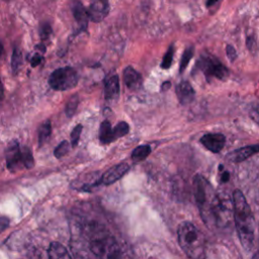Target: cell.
Masks as SVG:
<instances>
[{
    "mask_svg": "<svg viewBox=\"0 0 259 259\" xmlns=\"http://www.w3.org/2000/svg\"><path fill=\"white\" fill-rule=\"evenodd\" d=\"M86 10L88 18L90 20H92L93 22H100L108 14V0H90V5Z\"/></svg>",
    "mask_w": 259,
    "mask_h": 259,
    "instance_id": "cell-8",
    "label": "cell"
},
{
    "mask_svg": "<svg viewBox=\"0 0 259 259\" xmlns=\"http://www.w3.org/2000/svg\"><path fill=\"white\" fill-rule=\"evenodd\" d=\"M10 224V221L6 217H0V234L5 231Z\"/></svg>",
    "mask_w": 259,
    "mask_h": 259,
    "instance_id": "cell-32",
    "label": "cell"
},
{
    "mask_svg": "<svg viewBox=\"0 0 259 259\" xmlns=\"http://www.w3.org/2000/svg\"><path fill=\"white\" fill-rule=\"evenodd\" d=\"M99 140L102 144H110L113 141H115L114 135H113V131L111 127V124L108 120H104L102 121V123L100 124V128H99Z\"/></svg>",
    "mask_w": 259,
    "mask_h": 259,
    "instance_id": "cell-17",
    "label": "cell"
},
{
    "mask_svg": "<svg viewBox=\"0 0 259 259\" xmlns=\"http://www.w3.org/2000/svg\"><path fill=\"white\" fill-rule=\"evenodd\" d=\"M232 205L238 237L245 252L249 253L254 247L255 220L246 197L241 190H234Z\"/></svg>",
    "mask_w": 259,
    "mask_h": 259,
    "instance_id": "cell-2",
    "label": "cell"
},
{
    "mask_svg": "<svg viewBox=\"0 0 259 259\" xmlns=\"http://www.w3.org/2000/svg\"><path fill=\"white\" fill-rule=\"evenodd\" d=\"M35 49L40 50V51H41V53H45V52H46V47H45L44 45H37V46L35 47Z\"/></svg>",
    "mask_w": 259,
    "mask_h": 259,
    "instance_id": "cell-37",
    "label": "cell"
},
{
    "mask_svg": "<svg viewBox=\"0 0 259 259\" xmlns=\"http://www.w3.org/2000/svg\"><path fill=\"white\" fill-rule=\"evenodd\" d=\"M52 34V27L49 22H42L39 26V36L42 40H46Z\"/></svg>",
    "mask_w": 259,
    "mask_h": 259,
    "instance_id": "cell-27",
    "label": "cell"
},
{
    "mask_svg": "<svg viewBox=\"0 0 259 259\" xmlns=\"http://www.w3.org/2000/svg\"><path fill=\"white\" fill-rule=\"evenodd\" d=\"M151 151H152V149L149 145H141L133 151L132 160L135 162H140V161L146 159L150 155Z\"/></svg>",
    "mask_w": 259,
    "mask_h": 259,
    "instance_id": "cell-18",
    "label": "cell"
},
{
    "mask_svg": "<svg viewBox=\"0 0 259 259\" xmlns=\"http://www.w3.org/2000/svg\"><path fill=\"white\" fill-rule=\"evenodd\" d=\"M30 65L31 67H36L37 65H39L42 61V57L40 54H34L31 58H30Z\"/></svg>",
    "mask_w": 259,
    "mask_h": 259,
    "instance_id": "cell-31",
    "label": "cell"
},
{
    "mask_svg": "<svg viewBox=\"0 0 259 259\" xmlns=\"http://www.w3.org/2000/svg\"><path fill=\"white\" fill-rule=\"evenodd\" d=\"M69 150H70V145H69V143H68L67 141H63V142H61V143L56 147V149L54 150V155H55L56 158L60 159V158H62L63 156H65V155L69 152Z\"/></svg>",
    "mask_w": 259,
    "mask_h": 259,
    "instance_id": "cell-26",
    "label": "cell"
},
{
    "mask_svg": "<svg viewBox=\"0 0 259 259\" xmlns=\"http://www.w3.org/2000/svg\"><path fill=\"white\" fill-rule=\"evenodd\" d=\"M20 152H21V163L22 166L26 169H30L34 166V159L32 156V153L30 151V149L26 146L20 148Z\"/></svg>",
    "mask_w": 259,
    "mask_h": 259,
    "instance_id": "cell-20",
    "label": "cell"
},
{
    "mask_svg": "<svg viewBox=\"0 0 259 259\" xmlns=\"http://www.w3.org/2000/svg\"><path fill=\"white\" fill-rule=\"evenodd\" d=\"M89 248L95 256L100 258H115L121 256L117 242L109 235H95L90 241Z\"/></svg>",
    "mask_w": 259,
    "mask_h": 259,
    "instance_id": "cell-4",
    "label": "cell"
},
{
    "mask_svg": "<svg viewBox=\"0 0 259 259\" xmlns=\"http://www.w3.org/2000/svg\"><path fill=\"white\" fill-rule=\"evenodd\" d=\"M5 159L7 168L10 171H15L22 166L20 146L16 140H12L6 147Z\"/></svg>",
    "mask_w": 259,
    "mask_h": 259,
    "instance_id": "cell-7",
    "label": "cell"
},
{
    "mask_svg": "<svg viewBox=\"0 0 259 259\" xmlns=\"http://www.w3.org/2000/svg\"><path fill=\"white\" fill-rule=\"evenodd\" d=\"M200 143L210 152L219 153L225 146L226 138L223 134H206L200 138Z\"/></svg>",
    "mask_w": 259,
    "mask_h": 259,
    "instance_id": "cell-10",
    "label": "cell"
},
{
    "mask_svg": "<svg viewBox=\"0 0 259 259\" xmlns=\"http://www.w3.org/2000/svg\"><path fill=\"white\" fill-rule=\"evenodd\" d=\"M259 150V147L258 145H250V146H247V147H244V148H240V149H237L235 151H232L230 152L226 159L232 163H239V162H242L246 159H248L249 157L257 154Z\"/></svg>",
    "mask_w": 259,
    "mask_h": 259,
    "instance_id": "cell-11",
    "label": "cell"
},
{
    "mask_svg": "<svg viewBox=\"0 0 259 259\" xmlns=\"http://www.w3.org/2000/svg\"><path fill=\"white\" fill-rule=\"evenodd\" d=\"M2 54H3V44H2V41L0 39V57L2 56Z\"/></svg>",
    "mask_w": 259,
    "mask_h": 259,
    "instance_id": "cell-38",
    "label": "cell"
},
{
    "mask_svg": "<svg viewBox=\"0 0 259 259\" xmlns=\"http://www.w3.org/2000/svg\"><path fill=\"white\" fill-rule=\"evenodd\" d=\"M3 98H4V88H3L2 81H1V79H0V104H1L2 101H3Z\"/></svg>",
    "mask_w": 259,
    "mask_h": 259,
    "instance_id": "cell-35",
    "label": "cell"
},
{
    "mask_svg": "<svg viewBox=\"0 0 259 259\" xmlns=\"http://www.w3.org/2000/svg\"><path fill=\"white\" fill-rule=\"evenodd\" d=\"M229 178H230V173L228 171H224L221 175V182H223V183L228 182Z\"/></svg>",
    "mask_w": 259,
    "mask_h": 259,
    "instance_id": "cell-33",
    "label": "cell"
},
{
    "mask_svg": "<svg viewBox=\"0 0 259 259\" xmlns=\"http://www.w3.org/2000/svg\"><path fill=\"white\" fill-rule=\"evenodd\" d=\"M113 135L115 140L125 136L130 132V125L125 121H119L113 128Z\"/></svg>",
    "mask_w": 259,
    "mask_h": 259,
    "instance_id": "cell-24",
    "label": "cell"
},
{
    "mask_svg": "<svg viewBox=\"0 0 259 259\" xmlns=\"http://www.w3.org/2000/svg\"><path fill=\"white\" fill-rule=\"evenodd\" d=\"M78 104H79L78 95L75 94V95L71 96V98L69 99V101L67 102L66 107H65V112H66L68 117H71L75 114V112L77 110V107H78Z\"/></svg>",
    "mask_w": 259,
    "mask_h": 259,
    "instance_id": "cell-23",
    "label": "cell"
},
{
    "mask_svg": "<svg viewBox=\"0 0 259 259\" xmlns=\"http://www.w3.org/2000/svg\"><path fill=\"white\" fill-rule=\"evenodd\" d=\"M247 47L249 49L250 52H255L256 50V40H255V37L253 35H249L247 37Z\"/></svg>",
    "mask_w": 259,
    "mask_h": 259,
    "instance_id": "cell-30",
    "label": "cell"
},
{
    "mask_svg": "<svg viewBox=\"0 0 259 259\" xmlns=\"http://www.w3.org/2000/svg\"><path fill=\"white\" fill-rule=\"evenodd\" d=\"M130 170V166L126 163H120L117 165H114L109 170H107L100 178H99V185H110L117 181L119 178H121L127 171Z\"/></svg>",
    "mask_w": 259,
    "mask_h": 259,
    "instance_id": "cell-9",
    "label": "cell"
},
{
    "mask_svg": "<svg viewBox=\"0 0 259 259\" xmlns=\"http://www.w3.org/2000/svg\"><path fill=\"white\" fill-rule=\"evenodd\" d=\"M177 240L181 249L190 258L204 257V236L193 224L182 222L177 229Z\"/></svg>",
    "mask_w": 259,
    "mask_h": 259,
    "instance_id": "cell-3",
    "label": "cell"
},
{
    "mask_svg": "<svg viewBox=\"0 0 259 259\" xmlns=\"http://www.w3.org/2000/svg\"><path fill=\"white\" fill-rule=\"evenodd\" d=\"M218 1H219V0H206V6H207V7H210V6H212L213 4H215Z\"/></svg>",
    "mask_w": 259,
    "mask_h": 259,
    "instance_id": "cell-36",
    "label": "cell"
},
{
    "mask_svg": "<svg viewBox=\"0 0 259 259\" xmlns=\"http://www.w3.org/2000/svg\"><path fill=\"white\" fill-rule=\"evenodd\" d=\"M119 96V78L117 75L108 77L104 82V97L107 101L113 102Z\"/></svg>",
    "mask_w": 259,
    "mask_h": 259,
    "instance_id": "cell-14",
    "label": "cell"
},
{
    "mask_svg": "<svg viewBox=\"0 0 259 259\" xmlns=\"http://www.w3.org/2000/svg\"><path fill=\"white\" fill-rule=\"evenodd\" d=\"M21 64H22L21 52L17 47H15L13 49V53H12V57H11V69H12V73L14 75H16L18 73Z\"/></svg>",
    "mask_w": 259,
    "mask_h": 259,
    "instance_id": "cell-21",
    "label": "cell"
},
{
    "mask_svg": "<svg viewBox=\"0 0 259 259\" xmlns=\"http://www.w3.org/2000/svg\"><path fill=\"white\" fill-rule=\"evenodd\" d=\"M78 73L72 67L56 69L49 78V84L54 90L64 91L74 88L78 83Z\"/></svg>",
    "mask_w": 259,
    "mask_h": 259,
    "instance_id": "cell-6",
    "label": "cell"
},
{
    "mask_svg": "<svg viewBox=\"0 0 259 259\" xmlns=\"http://www.w3.org/2000/svg\"><path fill=\"white\" fill-rule=\"evenodd\" d=\"M177 98L182 105H187L194 100L195 91L188 81H181L175 89Z\"/></svg>",
    "mask_w": 259,
    "mask_h": 259,
    "instance_id": "cell-13",
    "label": "cell"
},
{
    "mask_svg": "<svg viewBox=\"0 0 259 259\" xmlns=\"http://www.w3.org/2000/svg\"><path fill=\"white\" fill-rule=\"evenodd\" d=\"M193 54H194V48L192 46L185 49V51H184V53L181 57L180 66H179V73H183V71L186 69L187 65L189 64L190 60L193 57Z\"/></svg>",
    "mask_w": 259,
    "mask_h": 259,
    "instance_id": "cell-22",
    "label": "cell"
},
{
    "mask_svg": "<svg viewBox=\"0 0 259 259\" xmlns=\"http://www.w3.org/2000/svg\"><path fill=\"white\" fill-rule=\"evenodd\" d=\"M52 134V124L50 120H46L38 128V146L41 147Z\"/></svg>",
    "mask_w": 259,
    "mask_h": 259,
    "instance_id": "cell-19",
    "label": "cell"
},
{
    "mask_svg": "<svg viewBox=\"0 0 259 259\" xmlns=\"http://www.w3.org/2000/svg\"><path fill=\"white\" fill-rule=\"evenodd\" d=\"M4 1H6V2H8V1H10V0H4Z\"/></svg>",
    "mask_w": 259,
    "mask_h": 259,
    "instance_id": "cell-39",
    "label": "cell"
},
{
    "mask_svg": "<svg viewBox=\"0 0 259 259\" xmlns=\"http://www.w3.org/2000/svg\"><path fill=\"white\" fill-rule=\"evenodd\" d=\"M170 86H171L170 81H165V82H163L162 85H161V91H167V90L170 88Z\"/></svg>",
    "mask_w": 259,
    "mask_h": 259,
    "instance_id": "cell-34",
    "label": "cell"
},
{
    "mask_svg": "<svg viewBox=\"0 0 259 259\" xmlns=\"http://www.w3.org/2000/svg\"><path fill=\"white\" fill-rule=\"evenodd\" d=\"M123 81L126 87L131 90H138L141 88L143 79L138 71H136L133 67L127 66L123 70Z\"/></svg>",
    "mask_w": 259,
    "mask_h": 259,
    "instance_id": "cell-15",
    "label": "cell"
},
{
    "mask_svg": "<svg viewBox=\"0 0 259 259\" xmlns=\"http://www.w3.org/2000/svg\"><path fill=\"white\" fill-rule=\"evenodd\" d=\"M194 197L200 211V215L208 228L228 224L233 210V205L228 196L219 195L211 184L201 175L193 179Z\"/></svg>",
    "mask_w": 259,
    "mask_h": 259,
    "instance_id": "cell-1",
    "label": "cell"
},
{
    "mask_svg": "<svg viewBox=\"0 0 259 259\" xmlns=\"http://www.w3.org/2000/svg\"><path fill=\"white\" fill-rule=\"evenodd\" d=\"M196 69L203 73L207 81L211 78L225 80L229 76V69L210 54H202L200 56L196 62Z\"/></svg>",
    "mask_w": 259,
    "mask_h": 259,
    "instance_id": "cell-5",
    "label": "cell"
},
{
    "mask_svg": "<svg viewBox=\"0 0 259 259\" xmlns=\"http://www.w3.org/2000/svg\"><path fill=\"white\" fill-rule=\"evenodd\" d=\"M173 56H174V46L171 45L166 54L164 55V58H163V61L161 62V68L162 69H168L171 67L172 65V61H173Z\"/></svg>",
    "mask_w": 259,
    "mask_h": 259,
    "instance_id": "cell-25",
    "label": "cell"
},
{
    "mask_svg": "<svg viewBox=\"0 0 259 259\" xmlns=\"http://www.w3.org/2000/svg\"><path fill=\"white\" fill-rule=\"evenodd\" d=\"M82 124H77L71 132V144L73 147H76L78 145V142L80 140V135L82 132Z\"/></svg>",
    "mask_w": 259,
    "mask_h": 259,
    "instance_id": "cell-28",
    "label": "cell"
},
{
    "mask_svg": "<svg viewBox=\"0 0 259 259\" xmlns=\"http://www.w3.org/2000/svg\"><path fill=\"white\" fill-rule=\"evenodd\" d=\"M48 256L52 259L59 258H71V255L67 251V249L59 242H53L50 244L48 249Z\"/></svg>",
    "mask_w": 259,
    "mask_h": 259,
    "instance_id": "cell-16",
    "label": "cell"
},
{
    "mask_svg": "<svg viewBox=\"0 0 259 259\" xmlns=\"http://www.w3.org/2000/svg\"><path fill=\"white\" fill-rule=\"evenodd\" d=\"M226 53H227V56H228V58L230 59L231 62H234L237 59V52H236L235 48L232 45H227Z\"/></svg>",
    "mask_w": 259,
    "mask_h": 259,
    "instance_id": "cell-29",
    "label": "cell"
},
{
    "mask_svg": "<svg viewBox=\"0 0 259 259\" xmlns=\"http://www.w3.org/2000/svg\"><path fill=\"white\" fill-rule=\"evenodd\" d=\"M71 10L73 13V16L75 20L77 21L79 27L81 30H86L88 26V15H87V10L82 4L81 1L79 0H73L71 2Z\"/></svg>",
    "mask_w": 259,
    "mask_h": 259,
    "instance_id": "cell-12",
    "label": "cell"
}]
</instances>
